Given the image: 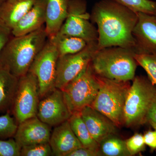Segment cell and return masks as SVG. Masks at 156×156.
I'll return each mask as SVG.
<instances>
[{
	"mask_svg": "<svg viewBox=\"0 0 156 156\" xmlns=\"http://www.w3.org/2000/svg\"><path fill=\"white\" fill-rule=\"evenodd\" d=\"M90 19L97 25L98 50L120 47L135 50L137 13L115 0H101L93 6Z\"/></svg>",
	"mask_w": 156,
	"mask_h": 156,
	"instance_id": "obj_1",
	"label": "cell"
},
{
	"mask_svg": "<svg viewBox=\"0 0 156 156\" xmlns=\"http://www.w3.org/2000/svg\"><path fill=\"white\" fill-rule=\"evenodd\" d=\"M48 39L45 25L24 35L12 36L2 52L0 63L18 78L25 75Z\"/></svg>",
	"mask_w": 156,
	"mask_h": 156,
	"instance_id": "obj_2",
	"label": "cell"
},
{
	"mask_svg": "<svg viewBox=\"0 0 156 156\" xmlns=\"http://www.w3.org/2000/svg\"><path fill=\"white\" fill-rule=\"evenodd\" d=\"M134 49L112 47L96 51L91 60L95 75L118 81L133 80L138 64Z\"/></svg>",
	"mask_w": 156,
	"mask_h": 156,
	"instance_id": "obj_3",
	"label": "cell"
},
{
	"mask_svg": "<svg viewBox=\"0 0 156 156\" xmlns=\"http://www.w3.org/2000/svg\"><path fill=\"white\" fill-rule=\"evenodd\" d=\"M97 76L99 89L90 106L111 120L117 127L124 126V110L130 81L109 80Z\"/></svg>",
	"mask_w": 156,
	"mask_h": 156,
	"instance_id": "obj_4",
	"label": "cell"
},
{
	"mask_svg": "<svg viewBox=\"0 0 156 156\" xmlns=\"http://www.w3.org/2000/svg\"><path fill=\"white\" fill-rule=\"evenodd\" d=\"M132 81L124 110V126L128 128L146 124L148 113L156 95V86L148 78L137 76Z\"/></svg>",
	"mask_w": 156,
	"mask_h": 156,
	"instance_id": "obj_5",
	"label": "cell"
},
{
	"mask_svg": "<svg viewBox=\"0 0 156 156\" xmlns=\"http://www.w3.org/2000/svg\"><path fill=\"white\" fill-rule=\"evenodd\" d=\"M99 89L97 76L90 62L61 90L66 103L73 114L80 112L84 108L90 106Z\"/></svg>",
	"mask_w": 156,
	"mask_h": 156,
	"instance_id": "obj_6",
	"label": "cell"
},
{
	"mask_svg": "<svg viewBox=\"0 0 156 156\" xmlns=\"http://www.w3.org/2000/svg\"><path fill=\"white\" fill-rule=\"evenodd\" d=\"M59 53L53 40L48 38L46 44L36 56L29 72L37 79L39 95L44 98L55 88L57 65Z\"/></svg>",
	"mask_w": 156,
	"mask_h": 156,
	"instance_id": "obj_7",
	"label": "cell"
},
{
	"mask_svg": "<svg viewBox=\"0 0 156 156\" xmlns=\"http://www.w3.org/2000/svg\"><path fill=\"white\" fill-rule=\"evenodd\" d=\"M90 20L86 0H69L67 17L58 33L81 38L87 43L97 42V29Z\"/></svg>",
	"mask_w": 156,
	"mask_h": 156,
	"instance_id": "obj_8",
	"label": "cell"
},
{
	"mask_svg": "<svg viewBox=\"0 0 156 156\" xmlns=\"http://www.w3.org/2000/svg\"><path fill=\"white\" fill-rule=\"evenodd\" d=\"M37 79L28 72L19 78L12 110L17 124L37 116L39 101Z\"/></svg>",
	"mask_w": 156,
	"mask_h": 156,
	"instance_id": "obj_9",
	"label": "cell"
},
{
	"mask_svg": "<svg viewBox=\"0 0 156 156\" xmlns=\"http://www.w3.org/2000/svg\"><path fill=\"white\" fill-rule=\"evenodd\" d=\"M97 50V42H91L77 53L59 56L55 88L62 90L74 79L91 62Z\"/></svg>",
	"mask_w": 156,
	"mask_h": 156,
	"instance_id": "obj_10",
	"label": "cell"
},
{
	"mask_svg": "<svg viewBox=\"0 0 156 156\" xmlns=\"http://www.w3.org/2000/svg\"><path fill=\"white\" fill-rule=\"evenodd\" d=\"M39 103L37 116L50 126H56L69 119L72 114L65 101L62 91L55 89Z\"/></svg>",
	"mask_w": 156,
	"mask_h": 156,
	"instance_id": "obj_11",
	"label": "cell"
},
{
	"mask_svg": "<svg viewBox=\"0 0 156 156\" xmlns=\"http://www.w3.org/2000/svg\"><path fill=\"white\" fill-rule=\"evenodd\" d=\"M137 13L133 31L136 54H156V15Z\"/></svg>",
	"mask_w": 156,
	"mask_h": 156,
	"instance_id": "obj_12",
	"label": "cell"
},
{
	"mask_svg": "<svg viewBox=\"0 0 156 156\" xmlns=\"http://www.w3.org/2000/svg\"><path fill=\"white\" fill-rule=\"evenodd\" d=\"M51 134L50 126L36 116L18 124L14 137L18 145L22 147L49 142Z\"/></svg>",
	"mask_w": 156,
	"mask_h": 156,
	"instance_id": "obj_13",
	"label": "cell"
},
{
	"mask_svg": "<svg viewBox=\"0 0 156 156\" xmlns=\"http://www.w3.org/2000/svg\"><path fill=\"white\" fill-rule=\"evenodd\" d=\"M80 113L92 138L98 144L107 136L116 134L118 127L114 123L91 106L84 108Z\"/></svg>",
	"mask_w": 156,
	"mask_h": 156,
	"instance_id": "obj_14",
	"label": "cell"
},
{
	"mask_svg": "<svg viewBox=\"0 0 156 156\" xmlns=\"http://www.w3.org/2000/svg\"><path fill=\"white\" fill-rule=\"evenodd\" d=\"M53 155L66 156L71 152L83 147L71 128L69 120L56 126L50 141Z\"/></svg>",
	"mask_w": 156,
	"mask_h": 156,
	"instance_id": "obj_15",
	"label": "cell"
},
{
	"mask_svg": "<svg viewBox=\"0 0 156 156\" xmlns=\"http://www.w3.org/2000/svg\"><path fill=\"white\" fill-rule=\"evenodd\" d=\"M47 0H37L33 6L11 30L14 37L20 36L37 30L45 25Z\"/></svg>",
	"mask_w": 156,
	"mask_h": 156,
	"instance_id": "obj_16",
	"label": "cell"
},
{
	"mask_svg": "<svg viewBox=\"0 0 156 156\" xmlns=\"http://www.w3.org/2000/svg\"><path fill=\"white\" fill-rule=\"evenodd\" d=\"M37 0H6L0 8V25L12 30Z\"/></svg>",
	"mask_w": 156,
	"mask_h": 156,
	"instance_id": "obj_17",
	"label": "cell"
},
{
	"mask_svg": "<svg viewBox=\"0 0 156 156\" xmlns=\"http://www.w3.org/2000/svg\"><path fill=\"white\" fill-rule=\"evenodd\" d=\"M69 0H47L45 27L48 38L58 33L67 17Z\"/></svg>",
	"mask_w": 156,
	"mask_h": 156,
	"instance_id": "obj_18",
	"label": "cell"
},
{
	"mask_svg": "<svg viewBox=\"0 0 156 156\" xmlns=\"http://www.w3.org/2000/svg\"><path fill=\"white\" fill-rule=\"evenodd\" d=\"M18 81L19 78L0 63V112H9L12 108Z\"/></svg>",
	"mask_w": 156,
	"mask_h": 156,
	"instance_id": "obj_19",
	"label": "cell"
},
{
	"mask_svg": "<svg viewBox=\"0 0 156 156\" xmlns=\"http://www.w3.org/2000/svg\"><path fill=\"white\" fill-rule=\"evenodd\" d=\"M49 38L52 39L56 45L59 56L77 53L86 48L88 44L81 38L58 33Z\"/></svg>",
	"mask_w": 156,
	"mask_h": 156,
	"instance_id": "obj_20",
	"label": "cell"
},
{
	"mask_svg": "<svg viewBox=\"0 0 156 156\" xmlns=\"http://www.w3.org/2000/svg\"><path fill=\"white\" fill-rule=\"evenodd\" d=\"M71 128L84 147L99 151V144L92 138L80 112L73 114L69 119Z\"/></svg>",
	"mask_w": 156,
	"mask_h": 156,
	"instance_id": "obj_21",
	"label": "cell"
},
{
	"mask_svg": "<svg viewBox=\"0 0 156 156\" xmlns=\"http://www.w3.org/2000/svg\"><path fill=\"white\" fill-rule=\"evenodd\" d=\"M98 144L101 156H131L126 147V140L116 134L107 136Z\"/></svg>",
	"mask_w": 156,
	"mask_h": 156,
	"instance_id": "obj_22",
	"label": "cell"
},
{
	"mask_svg": "<svg viewBox=\"0 0 156 156\" xmlns=\"http://www.w3.org/2000/svg\"><path fill=\"white\" fill-rule=\"evenodd\" d=\"M136 13L156 15V2L152 0H115Z\"/></svg>",
	"mask_w": 156,
	"mask_h": 156,
	"instance_id": "obj_23",
	"label": "cell"
},
{
	"mask_svg": "<svg viewBox=\"0 0 156 156\" xmlns=\"http://www.w3.org/2000/svg\"><path fill=\"white\" fill-rule=\"evenodd\" d=\"M135 58L138 65L146 72L152 83L156 86V54H135Z\"/></svg>",
	"mask_w": 156,
	"mask_h": 156,
	"instance_id": "obj_24",
	"label": "cell"
},
{
	"mask_svg": "<svg viewBox=\"0 0 156 156\" xmlns=\"http://www.w3.org/2000/svg\"><path fill=\"white\" fill-rule=\"evenodd\" d=\"M18 124L10 115V112L0 116V138L7 139L14 137Z\"/></svg>",
	"mask_w": 156,
	"mask_h": 156,
	"instance_id": "obj_25",
	"label": "cell"
},
{
	"mask_svg": "<svg viewBox=\"0 0 156 156\" xmlns=\"http://www.w3.org/2000/svg\"><path fill=\"white\" fill-rule=\"evenodd\" d=\"M53 155L49 142L37 144L22 147L20 149L21 156H50Z\"/></svg>",
	"mask_w": 156,
	"mask_h": 156,
	"instance_id": "obj_26",
	"label": "cell"
},
{
	"mask_svg": "<svg viewBox=\"0 0 156 156\" xmlns=\"http://www.w3.org/2000/svg\"><path fill=\"white\" fill-rule=\"evenodd\" d=\"M126 147L131 156L135 155L145 150L146 144L142 134L136 133L126 140Z\"/></svg>",
	"mask_w": 156,
	"mask_h": 156,
	"instance_id": "obj_27",
	"label": "cell"
},
{
	"mask_svg": "<svg viewBox=\"0 0 156 156\" xmlns=\"http://www.w3.org/2000/svg\"><path fill=\"white\" fill-rule=\"evenodd\" d=\"M21 147L14 139L0 138V156H20Z\"/></svg>",
	"mask_w": 156,
	"mask_h": 156,
	"instance_id": "obj_28",
	"label": "cell"
},
{
	"mask_svg": "<svg viewBox=\"0 0 156 156\" xmlns=\"http://www.w3.org/2000/svg\"><path fill=\"white\" fill-rule=\"evenodd\" d=\"M66 156H101V154L99 151L82 147L74 150Z\"/></svg>",
	"mask_w": 156,
	"mask_h": 156,
	"instance_id": "obj_29",
	"label": "cell"
},
{
	"mask_svg": "<svg viewBox=\"0 0 156 156\" xmlns=\"http://www.w3.org/2000/svg\"><path fill=\"white\" fill-rule=\"evenodd\" d=\"M12 36L11 30L0 25V57L4 48Z\"/></svg>",
	"mask_w": 156,
	"mask_h": 156,
	"instance_id": "obj_30",
	"label": "cell"
},
{
	"mask_svg": "<svg viewBox=\"0 0 156 156\" xmlns=\"http://www.w3.org/2000/svg\"><path fill=\"white\" fill-rule=\"evenodd\" d=\"M144 139L146 145L150 148L151 151L156 149V130L154 131H148L143 135Z\"/></svg>",
	"mask_w": 156,
	"mask_h": 156,
	"instance_id": "obj_31",
	"label": "cell"
},
{
	"mask_svg": "<svg viewBox=\"0 0 156 156\" xmlns=\"http://www.w3.org/2000/svg\"><path fill=\"white\" fill-rule=\"evenodd\" d=\"M147 123H148L154 129L156 130V95L148 113Z\"/></svg>",
	"mask_w": 156,
	"mask_h": 156,
	"instance_id": "obj_32",
	"label": "cell"
},
{
	"mask_svg": "<svg viewBox=\"0 0 156 156\" xmlns=\"http://www.w3.org/2000/svg\"><path fill=\"white\" fill-rule=\"evenodd\" d=\"M6 0H0V8L2 7V5L3 4H4V2Z\"/></svg>",
	"mask_w": 156,
	"mask_h": 156,
	"instance_id": "obj_33",
	"label": "cell"
},
{
	"mask_svg": "<svg viewBox=\"0 0 156 156\" xmlns=\"http://www.w3.org/2000/svg\"></svg>",
	"mask_w": 156,
	"mask_h": 156,
	"instance_id": "obj_34",
	"label": "cell"
}]
</instances>
